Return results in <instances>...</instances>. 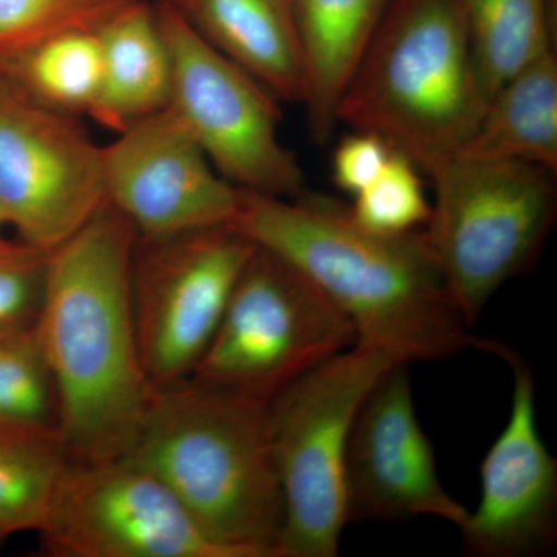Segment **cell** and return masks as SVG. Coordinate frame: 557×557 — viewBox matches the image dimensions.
<instances>
[{
  "instance_id": "obj_1",
  "label": "cell",
  "mask_w": 557,
  "mask_h": 557,
  "mask_svg": "<svg viewBox=\"0 0 557 557\" xmlns=\"http://www.w3.org/2000/svg\"><path fill=\"white\" fill-rule=\"evenodd\" d=\"M240 189L231 225L285 260L354 324L357 343L403 361H438L474 347L432 251L426 231L373 233L336 201Z\"/></svg>"
},
{
  "instance_id": "obj_2",
  "label": "cell",
  "mask_w": 557,
  "mask_h": 557,
  "mask_svg": "<svg viewBox=\"0 0 557 557\" xmlns=\"http://www.w3.org/2000/svg\"><path fill=\"white\" fill-rule=\"evenodd\" d=\"M138 233L106 201L50 251L36 330L57 394V426L70 460L126 456L150 388L132 307V256Z\"/></svg>"
},
{
  "instance_id": "obj_3",
  "label": "cell",
  "mask_w": 557,
  "mask_h": 557,
  "mask_svg": "<svg viewBox=\"0 0 557 557\" xmlns=\"http://www.w3.org/2000/svg\"><path fill=\"white\" fill-rule=\"evenodd\" d=\"M212 541L236 557H276L284 497L270 405L185 379L152 388L129 453Z\"/></svg>"
},
{
  "instance_id": "obj_4",
  "label": "cell",
  "mask_w": 557,
  "mask_h": 557,
  "mask_svg": "<svg viewBox=\"0 0 557 557\" xmlns=\"http://www.w3.org/2000/svg\"><path fill=\"white\" fill-rule=\"evenodd\" d=\"M487 97L458 0H392L341 97L336 120L418 168L457 152Z\"/></svg>"
},
{
  "instance_id": "obj_5",
  "label": "cell",
  "mask_w": 557,
  "mask_h": 557,
  "mask_svg": "<svg viewBox=\"0 0 557 557\" xmlns=\"http://www.w3.org/2000/svg\"><path fill=\"white\" fill-rule=\"evenodd\" d=\"M420 170L434 189L424 231L450 296L472 327L498 289L536 260L552 233L555 172L458 153Z\"/></svg>"
},
{
  "instance_id": "obj_6",
  "label": "cell",
  "mask_w": 557,
  "mask_h": 557,
  "mask_svg": "<svg viewBox=\"0 0 557 557\" xmlns=\"http://www.w3.org/2000/svg\"><path fill=\"white\" fill-rule=\"evenodd\" d=\"M403 361L357 343L289 384L270 403L284 497L276 557H335L347 522L346 454L362 401ZM409 364V362H408Z\"/></svg>"
},
{
  "instance_id": "obj_7",
  "label": "cell",
  "mask_w": 557,
  "mask_h": 557,
  "mask_svg": "<svg viewBox=\"0 0 557 557\" xmlns=\"http://www.w3.org/2000/svg\"><path fill=\"white\" fill-rule=\"evenodd\" d=\"M357 341L350 319L321 289L256 247L190 379L270 405Z\"/></svg>"
},
{
  "instance_id": "obj_8",
  "label": "cell",
  "mask_w": 557,
  "mask_h": 557,
  "mask_svg": "<svg viewBox=\"0 0 557 557\" xmlns=\"http://www.w3.org/2000/svg\"><path fill=\"white\" fill-rule=\"evenodd\" d=\"M153 7L171 54L170 108L215 171L237 188L284 199L302 194L304 172L278 137L277 98L209 46L168 0Z\"/></svg>"
},
{
  "instance_id": "obj_9",
  "label": "cell",
  "mask_w": 557,
  "mask_h": 557,
  "mask_svg": "<svg viewBox=\"0 0 557 557\" xmlns=\"http://www.w3.org/2000/svg\"><path fill=\"white\" fill-rule=\"evenodd\" d=\"M255 251L233 225L137 237L132 307L150 388L193 375Z\"/></svg>"
},
{
  "instance_id": "obj_10",
  "label": "cell",
  "mask_w": 557,
  "mask_h": 557,
  "mask_svg": "<svg viewBox=\"0 0 557 557\" xmlns=\"http://www.w3.org/2000/svg\"><path fill=\"white\" fill-rule=\"evenodd\" d=\"M106 201L102 146L76 115L36 100L0 69V208L9 226L53 251Z\"/></svg>"
},
{
  "instance_id": "obj_11",
  "label": "cell",
  "mask_w": 557,
  "mask_h": 557,
  "mask_svg": "<svg viewBox=\"0 0 557 557\" xmlns=\"http://www.w3.org/2000/svg\"><path fill=\"white\" fill-rule=\"evenodd\" d=\"M38 534L60 557H236L127 456L70 460Z\"/></svg>"
},
{
  "instance_id": "obj_12",
  "label": "cell",
  "mask_w": 557,
  "mask_h": 557,
  "mask_svg": "<svg viewBox=\"0 0 557 557\" xmlns=\"http://www.w3.org/2000/svg\"><path fill=\"white\" fill-rule=\"evenodd\" d=\"M512 373L504 431L480 463L479 507L458 527L465 553L475 557L549 555L557 545V460L537 426L536 380L522 355L498 339H475Z\"/></svg>"
},
{
  "instance_id": "obj_13",
  "label": "cell",
  "mask_w": 557,
  "mask_h": 557,
  "mask_svg": "<svg viewBox=\"0 0 557 557\" xmlns=\"http://www.w3.org/2000/svg\"><path fill=\"white\" fill-rule=\"evenodd\" d=\"M108 201L141 237L231 225L240 189L223 178L171 108L102 146Z\"/></svg>"
},
{
  "instance_id": "obj_14",
  "label": "cell",
  "mask_w": 557,
  "mask_h": 557,
  "mask_svg": "<svg viewBox=\"0 0 557 557\" xmlns=\"http://www.w3.org/2000/svg\"><path fill=\"white\" fill-rule=\"evenodd\" d=\"M348 523L435 518L460 527L468 509L440 482L418 420L408 362L387 370L362 401L346 454Z\"/></svg>"
},
{
  "instance_id": "obj_15",
  "label": "cell",
  "mask_w": 557,
  "mask_h": 557,
  "mask_svg": "<svg viewBox=\"0 0 557 557\" xmlns=\"http://www.w3.org/2000/svg\"><path fill=\"white\" fill-rule=\"evenodd\" d=\"M209 46L277 100H307V70L289 0H168Z\"/></svg>"
},
{
  "instance_id": "obj_16",
  "label": "cell",
  "mask_w": 557,
  "mask_h": 557,
  "mask_svg": "<svg viewBox=\"0 0 557 557\" xmlns=\"http://www.w3.org/2000/svg\"><path fill=\"white\" fill-rule=\"evenodd\" d=\"M307 70L311 137L332 138L336 109L392 0H289Z\"/></svg>"
},
{
  "instance_id": "obj_17",
  "label": "cell",
  "mask_w": 557,
  "mask_h": 557,
  "mask_svg": "<svg viewBox=\"0 0 557 557\" xmlns=\"http://www.w3.org/2000/svg\"><path fill=\"white\" fill-rule=\"evenodd\" d=\"M100 91L89 115L119 132L171 106L172 62L156 7L135 0L98 32Z\"/></svg>"
},
{
  "instance_id": "obj_18",
  "label": "cell",
  "mask_w": 557,
  "mask_h": 557,
  "mask_svg": "<svg viewBox=\"0 0 557 557\" xmlns=\"http://www.w3.org/2000/svg\"><path fill=\"white\" fill-rule=\"evenodd\" d=\"M458 156L518 160L557 170V58L555 49L516 73L487 101Z\"/></svg>"
},
{
  "instance_id": "obj_19",
  "label": "cell",
  "mask_w": 557,
  "mask_h": 557,
  "mask_svg": "<svg viewBox=\"0 0 557 557\" xmlns=\"http://www.w3.org/2000/svg\"><path fill=\"white\" fill-rule=\"evenodd\" d=\"M69 461L57 424L0 421V541L39 533Z\"/></svg>"
},
{
  "instance_id": "obj_20",
  "label": "cell",
  "mask_w": 557,
  "mask_h": 557,
  "mask_svg": "<svg viewBox=\"0 0 557 557\" xmlns=\"http://www.w3.org/2000/svg\"><path fill=\"white\" fill-rule=\"evenodd\" d=\"M487 97L555 49L549 0H458Z\"/></svg>"
},
{
  "instance_id": "obj_21",
  "label": "cell",
  "mask_w": 557,
  "mask_h": 557,
  "mask_svg": "<svg viewBox=\"0 0 557 557\" xmlns=\"http://www.w3.org/2000/svg\"><path fill=\"white\" fill-rule=\"evenodd\" d=\"M0 69L44 104L72 115L89 113L101 86L100 35L65 33L2 62Z\"/></svg>"
},
{
  "instance_id": "obj_22",
  "label": "cell",
  "mask_w": 557,
  "mask_h": 557,
  "mask_svg": "<svg viewBox=\"0 0 557 557\" xmlns=\"http://www.w3.org/2000/svg\"><path fill=\"white\" fill-rule=\"evenodd\" d=\"M135 0H0V64L73 32H100Z\"/></svg>"
},
{
  "instance_id": "obj_23",
  "label": "cell",
  "mask_w": 557,
  "mask_h": 557,
  "mask_svg": "<svg viewBox=\"0 0 557 557\" xmlns=\"http://www.w3.org/2000/svg\"><path fill=\"white\" fill-rule=\"evenodd\" d=\"M0 421L57 424V394L36 325L0 333Z\"/></svg>"
},
{
  "instance_id": "obj_24",
  "label": "cell",
  "mask_w": 557,
  "mask_h": 557,
  "mask_svg": "<svg viewBox=\"0 0 557 557\" xmlns=\"http://www.w3.org/2000/svg\"><path fill=\"white\" fill-rule=\"evenodd\" d=\"M417 170L408 156L394 150L375 182L354 196L348 208L351 219L362 228L388 236L426 225L431 203Z\"/></svg>"
},
{
  "instance_id": "obj_25",
  "label": "cell",
  "mask_w": 557,
  "mask_h": 557,
  "mask_svg": "<svg viewBox=\"0 0 557 557\" xmlns=\"http://www.w3.org/2000/svg\"><path fill=\"white\" fill-rule=\"evenodd\" d=\"M49 258L50 251L0 236V333L36 325Z\"/></svg>"
},
{
  "instance_id": "obj_26",
  "label": "cell",
  "mask_w": 557,
  "mask_h": 557,
  "mask_svg": "<svg viewBox=\"0 0 557 557\" xmlns=\"http://www.w3.org/2000/svg\"><path fill=\"white\" fill-rule=\"evenodd\" d=\"M394 150L372 132H351L341 139L333 153V180L336 186L357 196L375 182Z\"/></svg>"
},
{
  "instance_id": "obj_27",
  "label": "cell",
  "mask_w": 557,
  "mask_h": 557,
  "mask_svg": "<svg viewBox=\"0 0 557 557\" xmlns=\"http://www.w3.org/2000/svg\"><path fill=\"white\" fill-rule=\"evenodd\" d=\"M9 226L7 223L5 214H3L2 208H0V236H2V230Z\"/></svg>"
}]
</instances>
